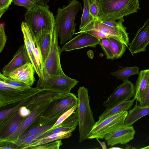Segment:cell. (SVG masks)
<instances>
[{
  "label": "cell",
  "mask_w": 149,
  "mask_h": 149,
  "mask_svg": "<svg viewBox=\"0 0 149 149\" xmlns=\"http://www.w3.org/2000/svg\"><path fill=\"white\" fill-rule=\"evenodd\" d=\"M139 68L137 66L127 67L124 66H119L118 70L111 72L110 74L116 77L117 79L125 81L128 80L131 76L138 74Z\"/></svg>",
  "instance_id": "484cf974"
},
{
  "label": "cell",
  "mask_w": 149,
  "mask_h": 149,
  "mask_svg": "<svg viewBox=\"0 0 149 149\" xmlns=\"http://www.w3.org/2000/svg\"><path fill=\"white\" fill-rule=\"evenodd\" d=\"M128 111L119 112L96 123L87 136V139H103L107 134L124 125Z\"/></svg>",
  "instance_id": "9c48e42d"
},
{
  "label": "cell",
  "mask_w": 149,
  "mask_h": 149,
  "mask_svg": "<svg viewBox=\"0 0 149 149\" xmlns=\"http://www.w3.org/2000/svg\"><path fill=\"white\" fill-rule=\"evenodd\" d=\"M7 37L6 36L4 25L2 24H0V53L3 50L6 43Z\"/></svg>",
  "instance_id": "e575fe53"
},
{
  "label": "cell",
  "mask_w": 149,
  "mask_h": 149,
  "mask_svg": "<svg viewBox=\"0 0 149 149\" xmlns=\"http://www.w3.org/2000/svg\"><path fill=\"white\" fill-rule=\"evenodd\" d=\"M137 101L134 108L128 111L124 125L131 126L141 118L149 114V105L142 106L137 104Z\"/></svg>",
  "instance_id": "44dd1931"
},
{
  "label": "cell",
  "mask_w": 149,
  "mask_h": 149,
  "mask_svg": "<svg viewBox=\"0 0 149 149\" xmlns=\"http://www.w3.org/2000/svg\"><path fill=\"white\" fill-rule=\"evenodd\" d=\"M36 2V4L40 5H47V4L49 2V0H33Z\"/></svg>",
  "instance_id": "ab89813d"
},
{
  "label": "cell",
  "mask_w": 149,
  "mask_h": 149,
  "mask_svg": "<svg viewBox=\"0 0 149 149\" xmlns=\"http://www.w3.org/2000/svg\"><path fill=\"white\" fill-rule=\"evenodd\" d=\"M81 9V3L77 0H71L67 6L62 8H58L56 16L55 25L60 45L71 40L75 34L77 25L74 22L75 18L77 13Z\"/></svg>",
  "instance_id": "7a4b0ae2"
},
{
  "label": "cell",
  "mask_w": 149,
  "mask_h": 149,
  "mask_svg": "<svg viewBox=\"0 0 149 149\" xmlns=\"http://www.w3.org/2000/svg\"><path fill=\"white\" fill-rule=\"evenodd\" d=\"M24 44L28 54L31 62L36 73L39 78L42 75V70L36 60L34 55V51L36 46L33 38L29 28L24 22L21 24Z\"/></svg>",
  "instance_id": "e0dca14e"
},
{
  "label": "cell",
  "mask_w": 149,
  "mask_h": 149,
  "mask_svg": "<svg viewBox=\"0 0 149 149\" xmlns=\"http://www.w3.org/2000/svg\"><path fill=\"white\" fill-rule=\"evenodd\" d=\"M148 139H149V134L148 136Z\"/></svg>",
  "instance_id": "ee69618b"
},
{
  "label": "cell",
  "mask_w": 149,
  "mask_h": 149,
  "mask_svg": "<svg viewBox=\"0 0 149 149\" xmlns=\"http://www.w3.org/2000/svg\"><path fill=\"white\" fill-rule=\"evenodd\" d=\"M63 143L61 140H57L54 142H52L46 144L35 146L31 149H58Z\"/></svg>",
  "instance_id": "1f68e13d"
},
{
  "label": "cell",
  "mask_w": 149,
  "mask_h": 149,
  "mask_svg": "<svg viewBox=\"0 0 149 149\" xmlns=\"http://www.w3.org/2000/svg\"><path fill=\"white\" fill-rule=\"evenodd\" d=\"M77 105H78L75 106L62 114L58 118L50 130H51L55 128L60 125L63 121L68 118L73 112L77 110Z\"/></svg>",
  "instance_id": "f546056e"
},
{
  "label": "cell",
  "mask_w": 149,
  "mask_h": 149,
  "mask_svg": "<svg viewBox=\"0 0 149 149\" xmlns=\"http://www.w3.org/2000/svg\"><path fill=\"white\" fill-rule=\"evenodd\" d=\"M13 0H0V17L6 10L11 4Z\"/></svg>",
  "instance_id": "d590c367"
},
{
  "label": "cell",
  "mask_w": 149,
  "mask_h": 149,
  "mask_svg": "<svg viewBox=\"0 0 149 149\" xmlns=\"http://www.w3.org/2000/svg\"><path fill=\"white\" fill-rule=\"evenodd\" d=\"M54 125L53 124L40 125L28 128L15 141L22 139L30 136L40 134L49 130Z\"/></svg>",
  "instance_id": "d4e9b609"
},
{
  "label": "cell",
  "mask_w": 149,
  "mask_h": 149,
  "mask_svg": "<svg viewBox=\"0 0 149 149\" xmlns=\"http://www.w3.org/2000/svg\"><path fill=\"white\" fill-rule=\"evenodd\" d=\"M135 132L133 126L124 125L116 131L106 135L104 138L109 146L125 144L134 139Z\"/></svg>",
  "instance_id": "9a60e30c"
},
{
  "label": "cell",
  "mask_w": 149,
  "mask_h": 149,
  "mask_svg": "<svg viewBox=\"0 0 149 149\" xmlns=\"http://www.w3.org/2000/svg\"><path fill=\"white\" fill-rule=\"evenodd\" d=\"M78 104V97L74 93L60 94L52 100L41 116L48 123H55L62 114Z\"/></svg>",
  "instance_id": "52a82bcc"
},
{
  "label": "cell",
  "mask_w": 149,
  "mask_h": 149,
  "mask_svg": "<svg viewBox=\"0 0 149 149\" xmlns=\"http://www.w3.org/2000/svg\"><path fill=\"white\" fill-rule=\"evenodd\" d=\"M30 62L26 46L24 44L19 47L11 60L3 68L2 74L6 76L16 69Z\"/></svg>",
  "instance_id": "d6986e66"
},
{
  "label": "cell",
  "mask_w": 149,
  "mask_h": 149,
  "mask_svg": "<svg viewBox=\"0 0 149 149\" xmlns=\"http://www.w3.org/2000/svg\"><path fill=\"white\" fill-rule=\"evenodd\" d=\"M38 91L36 87L13 86L0 80V107L15 105L13 107L29 101Z\"/></svg>",
  "instance_id": "8992f818"
},
{
  "label": "cell",
  "mask_w": 149,
  "mask_h": 149,
  "mask_svg": "<svg viewBox=\"0 0 149 149\" xmlns=\"http://www.w3.org/2000/svg\"><path fill=\"white\" fill-rule=\"evenodd\" d=\"M52 99L31 103L27 106L26 107L31 111L30 114L25 118L16 132L8 138L0 142V143L7 144L11 143L15 141L31 125L33 121L40 117L47 105Z\"/></svg>",
  "instance_id": "8fae6325"
},
{
  "label": "cell",
  "mask_w": 149,
  "mask_h": 149,
  "mask_svg": "<svg viewBox=\"0 0 149 149\" xmlns=\"http://www.w3.org/2000/svg\"><path fill=\"white\" fill-rule=\"evenodd\" d=\"M35 72L33 65L30 62L16 69L6 76L31 87L36 81L34 77Z\"/></svg>",
  "instance_id": "ac0fdd59"
},
{
  "label": "cell",
  "mask_w": 149,
  "mask_h": 149,
  "mask_svg": "<svg viewBox=\"0 0 149 149\" xmlns=\"http://www.w3.org/2000/svg\"><path fill=\"white\" fill-rule=\"evenodd\" d=\"M136 100L134 97L131 100L123 101L109 109H106L98 117V120L96 123H99L119 112L127 111L131 108Z\"/></svg>",
  "instance_id": "7402d4cb"
},
{
  "label": "cell",
  "mask_w": 149,
  "mask_h": 149,
  "mask_svg": "<svg viewBox=\"0 0 149 149\" xmlns=\"http://www.w3.org/2000/svg\"><path fill=\"white\" fill-rule=\"evenodd\" d=\"M139 105L142 106L149 105V83L146 96L142 103Z\"/></svg>",
  "instance_id": "f35d334b"
},
{
  "label": "cell",
  "mask_w": 149,
  "mask_h": 149,
  "mask_svg": "<svg viewBox=\"0 0 149 149\" xmlns=\"http://www.w3.org/2000/svg\"><path fill=\"white\" fill-rule=\"evenodd\" d=\"M21 107L19 105L16 106L14 107L10 108L1 111L0 113V119L1 120L14 111L18 109Z\"/></svg>",
  "instance_id": "8d00e7d4"
},
{
  "label": "cell",
  "mask_w": 149,
  "mask_h": 149,
  "mask_svg": "<svg viewBox=\"0 0 149 149\" xmlns=\"http://www.w3.org/2000/svg\"><path fill=\"white\" fill-rule=\"evenodd\" d=\"M58 37L55 24L52 30L50 50L42 69L41 76L65 75L62 69L61 64L60 57L62 52L61 48L58 45Z\"/></svg>",
  "instance_id": "30bf717a"
},
{
  "label": "cell",
  "mask_w": 149,
  "mask_h": 149,
  "mask_svg": "<svg viewBox=\"0 0 149 149\" xmlns=\"http://www.w3.org/2000/svg\"><path fill=\"white\" fill-rule=\"evenodd\" d=\"M13 1L14 5L23 6L27 9V11L32 9L36 3L33 0H13Z\"/></svg>",
  "instance_id": "d6a6232c"
},
{
  "label": "cell",
  "mask_w": 149,
  "mask_h": 149,
  "mask_svg": "<svg viewBox=\"0 0 149 149\" xmlns=\"http://www.w3.org/2000/svg\"><path fill=\"white\" fill-rule=\"evenodd\" d=\"M149 83V69L141 70L138 73V77L135 87L134 97L141 104L144 99L147 91Z\"/></svg>",
  "instance_id": "ffe728a7"
},
{
  "label": "cell",
  "mask_w": 149,
  "mask_h": 149,
  "mask_svg": "<svg viewBox=\"0 0 149 149\" xmlns=\"http://www.w3.org/2000/svg\"><path fill=\"white\" fill-rule=\"evenodd\" d=\"M90 10L92 19H100L98 0H90Z\"/></svg>",
  "instance_id": "4dcf8cb0"
},
{
  "label": "cell",
  "mask_w": 149,
  "mask_h": 149,
  "mask_svg": "<svg viewBox=\"0 0 149 149\" xmlns=\"http://www.w3.org/2000/svg\"><path fill=\"white\" fill-rule=\"evenodd\" d=\"M0 80L10 85L15 86H28L23 83L16 81L0 73Z\"/></svg>",
  "instance_id": "836d02e7"
},
{
  "label": "cell",
  "mask_w": 149,
  "mask_h": 149,
  "mask_svg": "<svg viewBox=\"0 0 149 149\" xmlns=\"http://www.w3.org/2000/svg\"><path fill=\"white\" fill-rule=\"evenodd\" d=\"M77 92L78 104L76 111L79 121V142L81 143L87 139V135L96 122L90 108L88 89L83 86L79 88Z\"/></svg>",
  "instance_id": "277c9868"
},
{
  "label": "cell",
  "mask_w": 149,
  "mask_h": 149,
  "mask_svg": "<svg viewBox=\"0 0 149 149\" xmlns=\"http://www.w3.org/2000/svg\"><path fill=\"white\" fill-rule=\"evenodd\" d=\"M110 149H116V148H119V147H112L109 148Z\"/></svg>",
  "instance_id": "7bdbcfd3"
},
{
  "label": "cell",
  "mask_w": 149,
  "mask_h": 149,
  "mask_svg": "<svg viewBox=\"0 0 149 149\" xmlns=\"http://www.w3.org/2000/svg\"><path fill=\"white\" fill-rule=\"evenodd\" d=\"M77 79L66 75H47L39 78L37 87L38 90H49L61 94L70 93L71 90L78 84Z\"/></svg>",
  "instance_id": "ba28073f"
},
{
  "label": "cell",
  "mask_w": 149,
  "mask_h": 149,
  "mask_svg": "<svg viewBox=\"0 0 149 149\" xmlns=\"http://www.w3.org/2000/svg\"><path fill=\"white\" fill-rule=\"evenodd\" d=\"M96 139L97 141L98 142L101 146L102 148L103 149H107V148L106 143L105 142H103L101 141L100 140L96 138Z\"/></svg>",
  "instance_id": "60d3db41"
},
{
  "label": "cell",
  "mask_w": 149,
  "mask_h": 149,
  "mask_svg": "<svg viewBox=\"0 0 149 149\" xmlns=\"http://www.w3.org/2000/svg\"><path fill=\"white\" fill-rule=\"evenodd\" d=\"M99 40L86 32H82L65 43L61 48V51H70L89 47H95Z\"/></svg>",
  "instance_id": "5bb4252c"
},
{
  "label": "cell",
  "mask_w": 149,
  "mask_h": 149,
  "mask_svg": "<svg viewBox=\"0 0 149 149\" xmlns=\"http://www.w3.org/2000/svg\"><path fill=\"white\" fill-rule=\"evenodd\" d=\"M121 22L116 27H111L104 24L99 19H92L91 22L84 28L75 34L82 32H86L97 38L99 40L105 38H111L125 44L127 47L129 45L128 33L126 27Z\"/></svg>",
  "instance_id": "5b68a950"
},
{
  "label": "cell",
  "mask_w": 149,
  "mask_h": 149,
  "mask_svg": "<svg viewBox=\"0 0 149 149\" xmlns=\"http://www.w3.org/2000/svg\"><path fill=\"white\" fill-rule=\"evenodd\" d=\"M19 112L22 117H26L30 114L31 111L26 106H23L19 109Z\"/></svg>",
  "instance_id": "74e56055"
},
{
  "label": "cell",
  "mask_w": 149,
  "mask_h": 149,
  "mask_svg": "<svg viewBox=\"0 0 149 149\" xmlns=\"http://www.w3.org/2000/svg\"><path fill=\"white\" fill-rule=\"evenodd\" d=\"M98 44L100 45L102 49L104 51L107 59L113 60L115 59L108 38L100 39Z\"/></svg>",
  "instance_id": "f1b7e54d"
},
{
  "label": "cell",
  "mask_w": 149,
  "mask_h": 149,
  "mask_svg": "<svg viewBox=\"0 0 149 149\" xmlns=\"http://www.w3.org/2000/svg\"><path fill=\"white\" fill-rule=\"evenodd\" d=\"M28 26L36 46H39L43 35L51 31L55 24V19L48 5L35 4L24 15V21Z\"/></svg>",
  "instance_id": "6da1fadb"
},
{
  "label": "cell",
  "mask_w": 149,
  "mask_h": 149,
  "mask_svg": "<svg viewBox=\"0 0 149 149\" xmlns=\"http://www.w3.org/2000/svg\"><path fill=\"white\" fill-rule=\"evenodd\" d=\"M72 132H62L54 134L45 137L35 141L30 144L26 149H31L32 148L46 144L57 140L66 139L72 136Z\"/></svg>",
  "instance_id": "603a6c76"
},
{
  "label": "cell",
  "mask_w": 149,
  "mask_h": 149,
  "mask_svg": "<svg viewBox=\"0 0 149 149\" xmlns=\"http://www.w3.org/2000/svg\"><path fill=\"white\" fill-rule=\"evenodd\" d=\"M82 0L84 2V8L79 26V30L85 27L92 19L90 10V0Z\"/></svg>",
  "instance_id": "83f0119b"
},
{
  "label": "cell",
  "mask_w": 149,
  "mask_h": 149,
  "mask_svg": "<svg viewBox=\"0 0 149 149\" xmlns=\"http://www.w3.org/2000/svg\"><path fill=\"white\" fill-rule=\"evenodd\" d=\"M141 149H149V145L143 148H141Z\"/></svg>",
  "instance_id": "b9f144b4"
},
{
  "label": "cell",
  "mask_w": 149,
  "mask_h": 149,
  "mask_svg": "<svg viewBox=\"0 0 149 149\" xmlns=\"http://www.w3.org/2000/svg\"><path fill=\"white\" fill-rule=\"evenodd\" d=\"M149 44V19L143 26L138 30L132 42L129 44V49L132 54L144 52Z\"/></svg>",
  "instance_id": "2e32d148"
},
{
  "label": "cell",
  "mask_w": 149,
  "mask_h": 149,
  "mask_svg": "<svg viewBox=\"0 0 149 149\" xmlns=\"http://www.w3.org/2000/svg\"><path fill=\"white\" fill-rule=\"evenodd\" d=\"M25 118L20 115L18 109L0 120V142L8 138L16 132Z\"/></svg>",
  "instance_id": "4fadbf2b"
},
{
  "label": "cell",
  "mask_w": 149,
  "mask_h": 149,
  "mask_svg": "<svg viewBox=\"0 0 149 149\" xmlns=\"http://www.w3.org/2000/svg\"><path fill=\"white\" fill-rule=\"evenodd\" d=\"M99 18L103 21L118 20L137 12L139 0H98Z\"/></svg>",
  "instance_id": "3957f363"
},
{
  "label": "cell",
  "mask_w": 149,
  "mask_h": 149,
  "mask_svg": "<svg viewBox=\"0 0 149 149\" xmlns=\"http://www.w3.org/2000/svg\"><path fill=\"white\" fill-rule=\"evenodd\" d=\"M108 38L115 58L121 57L126 50L125 44L113 38L110 37Z\"/></svg>",
  "instance_id": "4316f807"
},
{
  "label": "cell",
  "mask_w": 149,
  "mask_h": 149,
  "mask_svg": "<svg viewBox=\"0 0 149 149\" xmlns=\"http://www.w3.org/2000/svg\"><path fill=\"white\" fill-rule=\"evenodd\" d=\"M53 29L43 35L40 42L39 49L42 58V70L50 50Z\"/></svg>",
  "instance_id": "cb8c5ba5"
},
{
  "label": "cell",
  "mask_w": 149,
  "mask_h": 149,
  "mask_svg": "<svg viewBox=\"0 0 149 149\" xmlns=\"http://www.w3.org/2000/svg\"><path fill=\"white\" fill-rule=\"evenodd\" d=\"M135 95V86L133 84L128 80L124 81L114 89L103 105L106 109H109L123 101L130 100Z\"/></svg>",
  "instance_id": "7c38bea8"
}]
</instances>
